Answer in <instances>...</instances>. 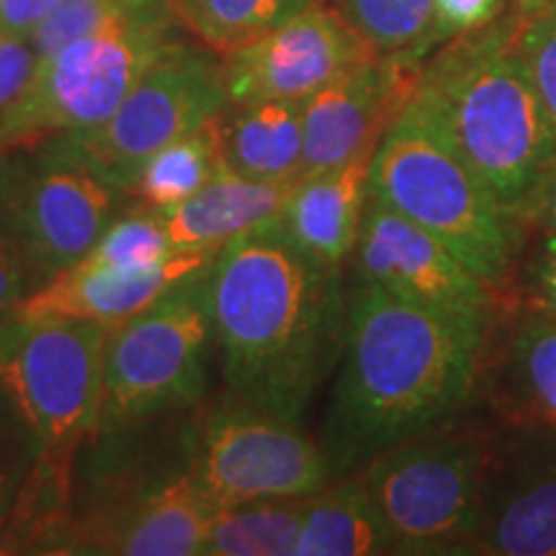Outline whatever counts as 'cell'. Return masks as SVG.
<instances>
[{"instance_id": "cell-1", "label": "cell", "mask_w": 556, "mask_h": 556, "mask_svg": "<svg viewBox=\"0 0 556 556\" xmlns=\"http://www.w3.org/2000/svg\"><path fill=\"white\" fill-rule=\"evenodd\" d=\"M208 304L229 400L302 420L343 348V268L312 261L274 219L214 255Z\"/></svg>"}, {"instance_id": "cell-2", "label": "cell", "mask_w": 556, "mask_h": 556, "mask_svg": "<svg viewBox=\"0 0 556 556\" xmlns=\"http://www.w3.org/2000/svg\"><path fill=\"white\" fill-rule=\"evenodd\" d=\"M486 328L415 307L377 287L348 291L343 348L323 422L332 477L443 428L467 405Z\"/></svg>"}, {"instance_id": "cell-3", "label": "cell", "mask_w": 556, "mask_h": 556, "mask_svg": "<svg viewBox=\"0 0 556 556\" xmlns=\"http://www.w3.org/2000/svg\"><path fill=\"white\" fill-rule=\"evenodd\" d=\"M518 18L462 34L422 70L426 103L507 214L556 157V131L516 47Z\"/></svg>"}, {"instance_id": "cell-4", "label": "cell", "mask_w": 556, "mask_h": 556, "mask_svg": "<svg viewBox=\"0 0 556 556\" xmlns=\"http://www.w3.org/2000/svg\"><path fill=\"white\" fill-rule=\"evenodd\" d=\"M368 193L443 242L486 287L510 270L518 222L497 204L417 96L381 137Z\"/></svg>"}, {"instance_id": "cell-5", "label": "cell", "mask_w": 556, "mask_h": 556, "mask_svg": "<svg viewBox=\"0 0 556 556\" xmlns=\"http://www.w3.org/2000/svg\"><path fill=\"white\" fill-rule=\"evenodd\" d=\"M212 261L173 283L150 307L111 328L103 348L101 407L93 430L150 420L201 400L214 348L208 304Z\"/></svg>"}, {"instance_id": "cell-6", "label": "cell", "mask_w": 556, "mask_h": 556, "mask_svg": "<svg viewBox=\"0 0 556 556\" xmlns=\"http://www.w3.org/2000/svg\"><path fill=\"white\" fill-rule=\"evenodd\" d=\"M492 446L475 430H430L358 469L397 554H469Z\"/></svg>"}, {"instance_id": "cell-7", "label": "cell", "mask_w": 556, "mask_h": 556, "mask_svg": "<svg viewBox=\"0 0 556 556\" xmlns=\"http://www.w3.org/2000/svg\"><path fill=\"white\" fill-rule=\"evenodd\" d=\"M180 29L178 18L111 26L39 60L29 90L0 127V152L99 127L155 60L184 39Z\"/></svg>"}, {"instance_id": "cell-8", "label": "cell", "mask_w": 556, "mask_h": 556, "mask_svg": "<svg viewBox=\"0 0 556 556\" xmlns=\"http://www.w3.org/2000/svg\"><path fill=\"white\" fill-rule=\"evenodd\" d=\"M109 332V325L86 319L11 315L0 323V387L37 433L45 456L70 462L93 433Z\"/></svg>"}, {"instance_id": "cell-9", "label": "cell", "mask_w": 556, "mask_h": 556, "mask_svg": "<svg viewBox=\"0 0 556 556\" xmlns=\"http://www.w3.org/2000/svg\"><path fill=\"white\" fill-rule=\"evenodd\" d=\"M129 204L131 197L50 142L0 152V212L31 291L75 266Z\"/></svg>"}, {"instance_id": "cell-10", "label": "cell", "mask_w": 556, "mask_h": 556, "mask_svg": "<svg viewBox=\"0 0 556 556\" xmlns=\"http://www.w3.org/2000/svg\"><path fill=\"white\" fill-rule=\"evenodd\" d=\"M227 106L222 62L201 47L178 39L139 78L106 122L47 142L127 193L144 160L219 116Z\"/></svg>"}, {"instance_id": "cell-11", "label": "cell", "mask_w": 556, "mask_h": 556, "mask_svg": "<svg viewBox=\"0 0 556 556\" xmlns=\"http://www.w3.org/2000/svg\"><path fill=\"white\" fill-rule=\"evenodd\" d=\"M191 471L214 510L307 497L332 479L323 446L299 422L235 400L206 415L193 443Z\"/></svg>"}, {"instance_id": "cell-12", "label": "cell", "mask_w": 556, "mask_h": 556, "mask_svg": "<svg viewBox=\"0 0 556 556\" xmlns=\"http://www.w3.org/2000/svg\"><path fill=\"white\" fill-rule=\"evenodd\" d=\"M356 283L438 312L451 319L486 328L492 294L433 235L368 193L356 250Z\"/></svg>"}, {"instance_id": "cell-13", "label": "cell", "mask_w": 556, "mask_h": 556, "mask_svg": "<svg viewBox=\"0 0 556 556\" xmlns=\"http://www.w3.org/2000/svg\"><path fill=\"white\" fill-rule=\"evenodd\" d=\"M348 21L319 0L291 13L263 37L227 52L222 62L229 103H304L345 70L374 58Z\"/></svg>"}, {"instance_id": "cell-14", "label": "cell", "mask_w": 556, "mask_h": 556, "mask_svg": "<svg viewBox=\"0 0 556 556\" xmlns=\"http://www.w3.org/2000/svg\"><path fill=\"white\" fill-rule=\"evenodd\" d=\"M420 54H374L302 103L304 152L299 178L330 170L381 137L415 99L422 80Z\"/></svg>"}, {"instance_id": "cell-15", "label": "cell", "mask_w": 556, "mask_h": 556, "mask_svg": "<svg viewBox=\"0 0 556 556\" xmlns=\"http://www.w3.org/2000/svg\"><path fill=\"white\" fill-rule=\"evenodd\" d=\"M212 516L189 464L148 492L67 523L54 554L201 556Z\"/></svg>"}, {"instance_id": "cell-16", "label": "cell", "mask_w": 556, "mask_h": 556, "mask_svg": "<svg viewBox=\"0 0 556 556\" xmlns=\"http://www.w3.org/2000/svg\"><path fill=\"white\" fill-rule=\"evenodd\" d=\"M469 554L556 556V430L536 426L490 454Z\"/></svg>"}, {"instance_id": "cell-17", "label": "cell", "mask_w": 556, "mask_h": 556, "mask_svg": "<svg viewBox=\"0 0 556 556\" xmlns=\"http://www.w3.org/2000/svg\"><path fill=\"white\" fill-rule=\"evenodd\" d=\"M219 253V250H217ZM217 253H178L155 266H70L29 296L13 315L86 319L116 328L150 307L173 283L206 266Z\"/></svg>"}, {"instance_id": "cell-18", "label": "cell", "mask_w": 556, "mask_h": 556, "mask_svg": "<svg viewBox=\"0 0 556 556\" xmlns=\"http://www.w3.org/2000/svg\"><path fill=\"white\" fill-rule=\"evenodd\" d=\"M374 152L377 148H368L343 165L291 184L276 222L312 261L343 268L353 258L368 204Z\"/></svg>"}, {"instance_id": "cell-19", "label": "cell", "mask_w": 556, "mask_h": 556, "mask_svg": "<svg viewBox=\"0 0 556 556\" xmlns=\"http://www.w3.org/2000/svg\"><path fill=\"white\" fill-rule=\"evenodd\" d=\"M289 189L291 184L250 180L225 168L189 199L157 208V214L180 253H217L240 235L274 222Z\"/></svg>"}, {"instance_id": "cell-20", "label": "cell", "mask_w": 556, "mask_h": 556, "mask_svg": "<svg viewBox=\"0 0 556 556\" xmlns=\"http://www.w3.org/2000/svg\"><path fill=\"white\" fill-rule=\"evenodd\" d=\"M219 144L225 168L235 176L294 184L304 152L302 103H229L219 114Z\"/></svg>"}, {"instance_id": "cell-21", "label": "cell", "mask_w": 556, "mask_h": 556, "mask_svg": "<svg viewBox=\"0 0 556 556\" xmlns=\"http://www.w3.org/2000/svg\"><path fill=\"white\" fill-rule=\"evenodd\" d=\"M397 554L384 516L358 471L332 477L304 500L294 556Z\"/></svg>"}, {"instance_id": "cell-22", "label": "cell", "mask_w": 556, "mask_h": 556, "mask_svg": "<svg viewBox=\"0 0 556 556\" xmlns=\"http://www.w3.org/2000/svg\"><path fill=\"white\" fill-rule=\"evenodd\" d=\"M503 392L520 420L556 430V319L531 309L507 338Z\"/></svg>"}, {"instance_id": "cell-23", "label": "cell", "mask_w": 556, "mask_h": 556, "mask_svg": "<svg viewBox=\"0 0 556 556\" xmlns=\"http://www.w3.org/2000/svg\"><path fill=\"white\" fill-rule=\"evenodd\" d=\"M219 170H225V160L219 144V116H214L144 160L127 193L139 204L165 208L189 199Z\"/></svg>"}, {"instance_id": "cell-24", "label": "cell", "mask_w": 556, "mask_h": 556, "mask_svg": "<svg viewBox=\"0 0 556 556\" xmlns=\"http://www.w3.org/2000/svg\"><path fill=\"white\" fill-rule=\"evenodd\" d=\"M304 500H258L214 510L201 556H294Z\"/></svg>"}, {"instance_id": "cell-25", "label": "cell", "mask_w": 556, "mask_h": 556, "mask_svg": "<svg viewBox=\"0 0 556 556\" xmlns=\"http://www.w3.org/2000/svg\"><path fill=\"white\" fill-rule=\"evenodd\" d=\"M312 0H170L186 29L222 54L263 37Z\"/></svg>"}, {"instance_id": "cell-26", "label": "cell", "mask_w": 556, "mask_h": 556, "mask_svg": "<svg viewBox=\"0 0 556 556\" xmlns=\"http://www.w3.org/2000/svg\"><path fill=\"white\" fill-rule=\"evenodd\" d=\"M353 31L379 54H426L435 45L433 0H336Z\"/></svg>"}, {"instance_id": "cell-27", "label": "cell", "mask_w": 556, "mask_h": 556, "mask_svg": "<svg viewBox=\"0 0 556 556\" xmlns=\"http://www.w3.org/2000/svg\"><path fill=\"white\" fill-rule=\"evenodd\" d=\"M178 18L170 0H65L29 41L39 60H47L70 41L111 26L137 24V21ZM180 21V18H178Z\"/></svg>"}, {"instance_id": "cell-28", "label": "cell", "mask_w": 556, "mask_h": 556, "mask_svg": "<svg viewBox=\"0 0 556 556\" xmlns=\"http://www.w3.org/2000/svg\"><path fill=\"white\" fill-rule=\"evenodd\" d=\"M157 208L135 204L122 208L93 248L78 261L80 266H155L178 255Z\"/></svg>"}, {"instance_id": "cell-29", "label": "cell", "mask_w": 556, "mask_h": 556, "mask_svg": "<svg viewBox=\"0 0 556 556\" xmlns=\"http://www.w3.org/2000/svg\"><path fill=\"white\" fill-rule=\"evenodd\" d=\"M45 446L16 402L0 387V528L16 516L37 475Z\"/></svg>"}, {"instance_id": "cell-30", "label": "cell", "mask_w": 556, "mask_h": 556, "mask_svg": "<svg viewBox=\"0 0 556 556\" xmlns=\"http://www.w3.org/2000/svg\"><path fill=\"white\" fill-rule=\"evenodd\" d=\"M516 47L556 131V9L523 13L518 18Z\"/></svg>"}, {"instance_id": "cell-31", "label": "cell", "mask_w": 556, "mask_h": 556, "mask_svg": "<svg viewBox=\"0 0 556 556\" xmlns=\"http://www.w3.org/2000/svg\"><path fill=\"white\" fill-rule=\"evenodd\" d=\"M39 58L26 37L0 34V127L29 90Z\"/></svg>"}, {"instance_id": "cell-32", "label": "cell", "mask_w": 556, "mask_h": 556, "mask_svg": "<svg viewBox=\"0 0 556 556\" xmlns=\"http://www.w3.org/2000/svg\"><path fill=\"white\" fill-rule=\"evenodd\" d=\"M435 41L484 29L503 13V0H433Z\"/></svg>"}, {"instance_id": "cell-33", "label": "cell", "mask_w": 556, "mask_h": 556, "mask_svg": "<svg viewBox=\"0 0 556 556\" xmlns=\"http://www.w3.org/2000/svg\"><path fill=\"white\" fill-rule=\"evenodd\" d=\"M526 287L533 309L556 319V235L541 232L526 263Z\"/></svg>"}, {"instance_id": "cell-34", "label": "cell", "mask_w": 556, "mask_h": 556, "mask_svg": "<svg viewBox=\"0 0 556 556\" xmlns=\"http://www.w3.org/2000/svg\"><path fill=\"white\" fill-rule=\"evenodd\" d=\"M31 294V278L26 263L21 258L16 242L11 238V229L5 225L3 212H0V323H5L21 299Z\"/></svg>"}, {"instance_id": "cell-35", "label": "cell", "mask_w": 556, "mask_h": 556, "mask_svg": "<svg viewBox=\"0 0 556 556\" xmlns=\"http://www.w3.org/2000/svg\"><path fill=\"white\" fill-rule=\"evenodd\" d=\"M510 217L536 227L539 232L556 235V157L546 165V170L531 186V191L513 206Z\"/></svg>"}, {"instance_id": "cell-36", "label": "cell", "mask_w": 556, "mask_h": 556, "mask_svg": "<svg viewBox=\"0 0 556 556\" xmlns=\"http://www.w3.org/2000/svg\"><path fill=\"white\" fill-rule=\"evenodd\" d=\"M65 0H0V34L29 39Z\"/></svg>"}, {"instance_id": "cell-37", "label": "cell", "mask_w": 556, "mask_h": 556, "mask_svg": "<svg viewBox=\"0 0 556 556\" xmlns=\"http://www.w3.org/2000/svg\"><path fill=\"white\" fill-rule=\"evenodd\" d=\"M541 9H556V0H520V11L533 13Z\"/></svg>"}]
</instances>
